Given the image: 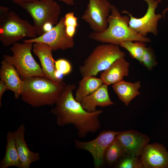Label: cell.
<instances>
[{"mask_svg": "<svg viewBox=\"0 0 168 168\" xmlns=\"http://www.w3.org/2000/svg\"><path fill=\"white\" fill-rule=\"evenodd\" d=\"M75 88L74 84L66 85L51 112L56 116L58 126L73 125L77 130L78 136L83 138L88 133H95L99 129V117L102 110L89 112L85 110L73 95Z\"/></svg>", "mask_w": 168, "mask_h": 168, "instance_id": "1", "label": "cell"}, {"mask_svg": "<svg viewBox=\"0 0 168 168\" xmlns=\"http://www.w3.org/2000/svg\"><path fill=\"white\" fill-rule=\"evenodd\" d=\"M23 80L21 100L35 107L55 105L67 85L63 80L56 82L41 76H32Z\"/></svg>", "mask_w": 168, "mask_h": 168, "instance_id": "2", "label": "cell"}, {"mask_svg": "<svg viewBox=\"0 0 168 168\" xmlns=\"http://www.w3.org/2000/svg\"><path fill=\"white\" fill-rule=\"evenodd\" d=\"M129 19V16H122L116 7L112 5L107 18V28L101 32L91 33L89 38L102 43L119 46L122 42L128 40L146 43L151 42L149 38L142 36L130 27Z\"/></svg>", "mask_w": 168, "mask_h": 168, "instance_id": "3", "label": "cell"}, {"mask_svg": "<svg viewBox=\"0 0 168 168\" xmlns=\"http://www.w3.org/2000/svg\"><path fill=\"white\" fill-rule=\"evenodd\" d=\"M119 46L108 43L96 46L85 60L83 64L79 67L82 76H96L116 60L124 57L125 54Z\"/></svg>", "mask_w": 168, "mask_h": 168, "instance_id": "4", "label": "cell"}, {"mask_svg": "<svg viewBox=\"0 0 168 168\" xmlns=\"http://www.w3.org/2000/svg\"><path fill=\"white\" fill-rule=\"evenodd\" d=\"M36 35L34 26L14 12L0 14V40L5 46L13 44L24 38H35Z\"/></svg>", "mask_w": 168, "mask_h": 168, "instance_id": "5", "label": "cell"}, {"mask_svg": "<svg viewBox=\"0 0 168 168\" xmlns=\"http://www.w3.org/2000/svg\"><path fill=\"white\" fill-rule=\"evenodd\" d=\"M33 44L16 42L10 48L13 55L3 56V59L14 66L23 80L35 76H46L32 54Z\"/></svg>", "mask_w": 168, "mask_h": 168, "instance_id": "6", "label": "cell"}, {"mask_svg": "<svg viewBox=\"0 0 168 168\" xmlns=\"http://www.w3.org/2000/svg\"><path fill=\"white\" fill-rule=\"evenodd\" d=\"M20 6L32 18L35 32L39 36L44 33L43 27L44 24L49 23L56 25L59 21L61 8L54 0H39L23 3Z\"/></svg>", "mask_w": 168, "mask_h": 168, "instance_id": "7", "label": "cell"}, {"mask_svg": "<svg viewBox=\"0 0 168 168\" xmlns=\"http://www.w3.org/2000/svg\"><path fill=\"white\" fill-rule=\"evenodd\" d=\"M23 43H42L49 45L53 51L64 50L73 47L75 42L73 38L67 34L64 17H62L58 23L49 31L35 38L23 40Z\"/></svg>", "mask_w": 168, "mask_h": 168, "instance_id": "8", "label": "cell"}, {"mask_svg": "<svg viewBox=\"0 0 168 168\" xmlns=\"http://www.w3.org/2000/svg\"><path fill=\"white\" fill-rule=\"evenodd\" d=\"M142 0L147 3L148 8L145 15L142 17L136 18L126 10L122 12L127 14L129 16V25L135 31L144 37H146L149 33L156 36L158 34V22L162 17L161 15L155 13L158 3L156 0Z\"/></svg>", "mask_w": 168, "mask_h": 168, "instance_id": "9", "label": "cell"}, {"mask_svg": "<svg viewBox=\"0 0 168 168\" xmlns=\"http://www.w3.org/2000/svg\"><path fill=\"white\" fill-rule=\"evenodd\" d=\"M119 132L104 130L101 132L95 138L90 141L83 142L74 139L75 145L77 149L85 150L89 152L92 156L95 167L99 168L104 164L105 150Z\"/></svg>", "mask_w": 168, "mask_h": 168, "instance_id": "10", "label": "cell"}, {"mask_svg": "<svg viewBox=\"0 0 168 168\" xmlns=\"http://www.w3.org/2000/svg\"><path fill=\"white\" fill-rule=\"evenodd\" d=\"M112 5L107 0H89L81 19L88 23L95 32H101L108 26L107 18Z\"/></svg>", "mask_w": 168, "mask_h": 168, "instance_id": "11", "label": "cell"}, {"mask_svg": "<svg viewBox=\"0 0 168 168\" xmlns=\"http://www.w3.org/2000/svg\"><path fill=\"white\" fill-rule=\"evenodd\" d=\"M140 158L142 168H168V151L161 144H148Z\"/></svg>", "mask_w": 168, "mask_h": 168, "instance_id": "12", "label": "cell"}, {"mask_svg": "<svg viewBox=\"0 0 168 168\" xmlns=\"http://www.w3.org/2000/svg\"><path fill=\"white\" fill-rule=\"evenodd\" d=\"M116 137L125 153L139 156L150 140L147 135L133 129L119 132Z\"/></svg>", "mask_w": 168, "mask_h": 168, "instance_id": "13", "label": "cell"}, {"mask_svg": "<svg viewBox=\"0 0 168 168\" xmlns=\"http://www.w3.org/2000/svg\"><path fill=\"white\" fill-rule=\"evenodd\" d=\"M32 50L38 58L42 70L45 76L52 80L59 82L63 80L58 77L55 66L53 54V51L48 45L42 43L33 44Z\"/></svg>", "mask_w": 168, "mask_h": 168, "instance_id": "14", "label": "cell"}, {"mask_svg": "<svg viewBox=\"0 0 168 168\" xmlns=\"http://www.w3.org/2000/svg\"><path fill=\"white\" fill-rule=\"evenodd\" d=\"M0 78L6 83L8 90L12 91L17 99L22 92L24 81L22 80L15 67L3 59L1 62Z\"/></svg>", "mask_w": 168, "mask_h": 168, "instance_id": "15", "label": "cell"}, {"mask_svg": "<svg viewBox=\"0 0 168 168\" xmlns=\"http://www.w3.org/2000/svg\"><path fill=\"white\" fill-rule=\"evenodd\" d=\"M25 127L21 124L13 132L15 144L21 165V168H29L30 164L40 159V154L34 152L28 148L25 139Z\"/></svg>", "mask_w": 168, "mask_h": 168, "instance_id": "16", "label": "cell"}, {"mask_svg": "<svg viewBox=\"0 0 168 168\" xmlns=\"http://www.w3.org/2000/svg\"><path fill=\"white\" fill-rule=\"evenodd\" d=\"M129 65L124 57L119 58L100 73V78L108 86L118 83L128 76Z\"/></svg>", "mask_w": 168, "mask_h": 168, "instance_id": "17", "label": "cell"}, {"mask_svg": "<svg viewBox=\"0 0 168 168\" xmlns=\"http://www.w3.org/2000/svg\"><path fill=\"white\" fill-rule=\"evenodd\" d=\"M108 86L103 84L96 91L83 98L80 102L82 107L89 112H93L96 110L97 106L104 107L114 105L110 97Z\"/></svg>", "mask_w": 168, "mask_h": 168, "instance_id": "18", "label": "cell"}, {"mask_svg": "<svg viewBox=\"0 0 168 168\" xmlns=\"http://www.w3.org/2000/svg\"><path fill=\"white\" fill-rule=\"evenodd\" d=\"M112 87L119 99L127 106L133 99L140 94L138 90L141 85L139 81L131 82L123 80L112 85Z\"/></svg>", "mask_w": 168, "mask_h": 168, "instance_id": "19", "label": "cell"}, {"mask_svg": "<svg viewBox=\"0 0 168 168\" xmlns=\"http://www.w3.org/2000/svg\"><path fill=\"white\" fill-rule=\"evenodd\" d=\"M5 154L0 162V168L15 166L21 168V165L16 149L13 132L9 131L6 137Z\"/></svg>", "mask_w": 168, "mask_h": 168, "instance_id": "20", "label": "cell"}, {"mask_svg": "<svg viewBox=\"0 0 168 168\" xmlns=\"http://www.w3.org/2000/svg\"><path fill=\"white\" fill-rule=\"evenodd\" d=\"M103 83L100 78L94 76L83 77L79 82L76 91L75 100L79 102L85 97L93 93L99 88Z\"/></svg>", "mask_w": 168, "mask_h": 168, "instance_id": "21", "label": "cell"}, {"mask_svg": "<svg viewBox=\"0 0 168 168\" xmlns=\"http://www.w3.org/2000/svg\"><path fill=\"white\" fill-rule=\"evenodd\" d=\"M124 150L116 137L107 147L104 155V161L109 166L114 165L125 154Z\"/></svg>", "mask_w": 168, "mask_h": 168, "instance_id": "22", "label": "cell"}, {"mask_svg": "<svg viewBox=\"0 0 168 168\" xmlns=\"http://www.w3.org/2000/svg\"><path fill=\"white\" fill-rule=\"evenodd\" d=\"M134 41L131 40L125 41L121 43L119 46L127 50L132 58L140 63L147 47L146 44L142 42Z\"/></svg>", "mask_w": 168, "mask_h": 168, "instance_id": "23", "label": "cell"}, {"mask_svg": "<svg viewBox=\"0 0 168 168\" xmlns=\"http://www.w3.org/2000/svg\"><path fill=\"white\" fill-rule=\"evenodd\" d=\"M114 165L119 168H142L140 156L125 153Z\"/></svg>", "mask_w": 168, "mask_h": 168, "instance_id": "24", "label": "cell"}, {"mask_svg": "<svg viewBox=\"0 0 168 168\" xmlns=\"http://www.w3.org/2000/svg\"><path fill=\"white\" fill-rule=\"evenodd\" d=\"M140 63L149 70H151L157 64L156 57L152 48L146 47L142 55Z\"/></svg>", "mask_w": 168, "mask_h": 168, "instance_id": "25", "label": "cell"}, {"mask_svg": "<svg viewBox=\"0 0 168 168\" xmlns=\"http://www.w3.org/2000/svg\"><path fill=\"white\" fill-rule=\"evenodd\" d=\"M55 66L57 72L63 75L68 74L72 71L71 64L68 61L65 59L60 58L55 61Z\"/></svg>", "mask_w": 168, "mask_h": 168, "instance_id": "26", "label": "cell"}, {"mask_svg": "<svg viewBox=\"0 0 168 168\" xmlns=\"http://www.w3.org/2000/svg\"><path fill=\"white\" fill-rule=\"evenodd\" d=\"M64 24L66 27L75 26L77 27L78 25L77 18L75 16L73 12L67 13L64 16Z\"/></svg>", "mask_w": 168, "mask_h": 168, "instance_id": "27", "label": "cell"}, {"mask_svg": "<svg viewBox=\"0 0 168 168\" xmlns=\"http://www.w3.org/2000/svg\"><path fill=\"white\" fill-rule=\"evenodd\" d=\"M8 90L5 82L2 80L0 81V107L2 106V96L6 91Z\"/></svg>", "mask_w": 168, "mask_h": 168, "instance_id": "28", "label": "cell"}, {"mask_svg": "<svg viewBox=\"0 0 168 168\" xmlns=\"http://www.w3.org/2000/svg\"><path fill=\"white\" fill-rule=\"evenodd\" d=\"M76 28L77 27L75 26L66 27V32L68 35L70 37L73 38Z\"/></svg>", "mask_w": 168, "mask_h": 168, "instance_id": "29", "label": "cell"}, {"mask_svg": "<svg viewBox=\"0 0 168 168\" xmlns=\"http://www.w3.org/2000/svg\"><path fill=\"white\" fill-rule=\"evenodd\" d=\"M15 3L20 5L21 4L34 2L39 0H12Z\"/></svg>", "mask_w": 168, "mask_h": 168, "instance_id": "30", "label": "cell"}, {"mask_svg": "<svg viewBox=\"0 0 168 168\" xmlns=\"http://www.w3.org/2000/svg\"><path fill=\"white\" fill-rule=\"evenodd\" d=\"M53 25L49 23H47L44 24L43 27V30L44 33L49 31L53 28Z\"/></svg>", "mask_w": 168, "mask_h": 168, "instance_id": "31", "label": "cell"}, {"mask_svg": "<svg viewBox=\"0 0 168 168\" xmlns=\"http://www.w3.org/2000/svg\"><path fill=\"white\" fill-rule=\"evenodd\" d=\"M69 5H73L74 4V0H59Z\"/></svg>", "mask_w": 168, "mask_h": 168, "instance_id": "32", "label": "cell"}, {"mask_svg": "<svg viewBox=\"0 0 168 168\" xmlns=\"http://www.w3.org/2000/svg\"><path fill=\"white\" fill-rule=\"evenodd\" d=\"M156 0L159 3H160L162 0ZM167 12H168V6L162 12V15L164 18H165L166 13Z\"/></svg>", "mask_w": 168, "mask_h": 168, "instance_id": "33", "label": "cell"}]
</instances>
